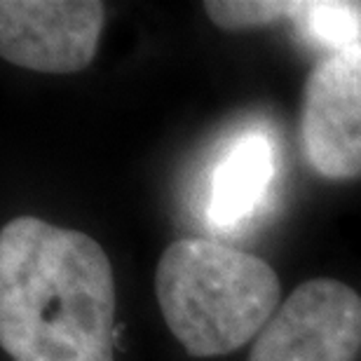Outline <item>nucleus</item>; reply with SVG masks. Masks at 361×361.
<instances>
[{"instance_id":"obj_1","label":"nucleus","mask_w":361,"mask_h":361,"mask_svg":"<svg viewBox=\"0 0 361 361\" xmlns=\"http://www.w3.org/2000/svg\"><path fill=\"white\" fill-rule=\"evenodd\" d=\"M115 274L80 230L19 216L0 233V345L12 361H115Z\"/></svg>"},{"instance_id":"obj_2","label":"nucleus","mask_w":361,"mask_h":361,"mask_svg":"<svg viewBox=\"0 0 361 361\" xmlns=\"http://www.w3.org/2000/svg\"><path fill=\"white\" fill-rule=\"evenodd\" d=\"M279 291L263 258L204 237L171 242L155 272L162 319L195 359L230 355L261 336Z\"/></svg>"},{"instance_id":"obj_3","label":"nucleus","mask_w":361,"mask_h":361,"mask_svg":"<svg viewBox=\"0 0 361 361\" xmlns=\"http://www.w3.org/2000/svg\"><path fill=\"white\" fill-rule=\"evenodd\" d=\"M361 352V295L338 279L295 286L254 341L249 361H355Z\"/></svg>"},{"instance_id":"obj_4","label":"nucleus","mask_w":361,"mask_h":361,"mask_svg":"<svg viewBox=\"0 0 361 361\" xmlns=\"http://www.w3.org/2000/svg\"><path fill=\"white\" fill-rule=\"evenodd\" d=\"M300 146L319 176H361V45L331 52L312 68L302 92Z\"/></svg>"},{"instance_id":"obj_5","label":"nucleus","mask_w":361,"mask_h":361,"mask_svg":"<svg viewBox=\"0 0 361 361\" xmlns=\"http://www.w3.org/2000/svg\"><path fill=\"white\" fill-rule=\"evenodd\" d=\"M104 21L99 0H3L0 54L38 73H78L97 56Z\"/></svg>"},{"instance_id":"obj_6","label":"nucleus","mask_w":361,"mask_h":361,"mask_svg":"<svg viewBox=\"0 0 361 361\" xmlns=\"http://www.w3.org/2000/svg\"><path fill=\"white\" fill-rule=\"evenodd\" d=\"M207 17L221 31H254L279 21L295 26L312 45L334 52L361 45V3L345 0H207Z\"/></svg>"},{"instance_id":"obj_7","label":"nucleus","mask_w":361,"mask_h":361,"mask_svg":"<svg viewBox=\"0 0 361 361\" xmlns=\"http://www.w3.org/2000/svg\"><path fill=\"white\" fill-rule=\"evenodd\" d=\"M277 160L265 134L237 139L212 174L207 216L214 228H237L251 219L270 195Z\"/></svg>"}]
</instances>
